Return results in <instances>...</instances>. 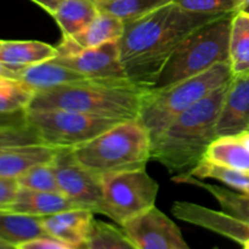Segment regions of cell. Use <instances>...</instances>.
I'll list each match as a JSON object with an SVG mask.
<instances>
[{"label": "cell", "mask_w": 249, "mask_h": 249, "mask_svg": "<svg viewBox=\"0 0 249 249\" xmlns=\"http://www.w3.org/2000/svg\"><path fill=\"white\" fill-rule=\"evenodd\" d=\"M48 236L40 216L26 215L10 211H0V240L18 246L36 237Z\"/></svg>", "instance_id": "cell-22"}, {"label": "cell", "mask_w": 249, "mask_h": 249, "mask_svg": "<svg viewBox=\"0 0 249 249\" xmlns=\"http://www.w3.org/2000/svg\"><path fill=\"white\" fill-rule=\"evenodd\" d=\"M99 12V6L92 0H63L53 17L62 36L72 38L87 28Z\"/></svg>", "instance_id": "cell-21"}, {"label": "cell", "mask_w": 249, "mask_h": 249, "mask_svg": "<svg viewBox=\"0 0 249 249\" xmlns=\"http://www.w3.org/2000/svg\"><path fill=\"white\" fill-rule=\"evenodd\" d=\"M181 9L209 15H233L241 11L242 0H174Z\"/></svg>", "instance_id": "cell-29"}, {"label": "cell", "mask_w": 249, "mask_h": 249, "mask_svg": "<svg viewBox=\"0 0 249 249\" xmlns=\"http://www.w3.org/2000/svg\"><path fill=\"white\" fill-rule=\"evenodd\" d=\"M229 63L232 74L249 72V14L238 11L231 21Z\"/></svg>", "instance_id": "cell-23"}, {"label": "cell", "mask_w": 249, "mask_h": 249, "mask_svg": "<svg viewBox=\"0 0 249 249\" xmlns=\"http://www.w3.org/2000/svg\"><path fill=\"white\" fill-rule=\"evenodd\" d=\"M233 15L219 17L192 32L170 56L152 89H165L219 63L229 62V39Z\"/></svg>", "instance_id": "cell-5"}, {"label": "cell", "mask_w": 249, "mask_h": 249, "mask_svg": "<svg viewBox=\"0 0 249 249\" xmlns=\"http://www.w3.org/2000/svg\"><path fill=\"white\" fill-rule=\"evenodd\" d=\"M73 208L78 207L62 194L33 191L19 187L16 198L6 211L43 218Z\"/></svg>", "instance_id": "cell-17"}, {"label": "cell", "mask_w": 249, "mask_h": 249, "mask_svg": "<svg viewBox=\"0 0 249 249\" xmlns=\"http://www.w3.org/2000/svg\"><path fill=\"white\" fill-rule=\"evenodd\" d=\"M92 1H95V2H96L97 5H100V4H102V2L109 1V0H92Z\"/></svg>", "instance_id": "cell-38"}, {"label": "cell", "mask_w": 249, "mask_h": 249, "mask_svg": "<svg viewBox=\"0 0 249 249\" xmlns=\"http://www.w3.org/2000/svg\"><path fill=\"white\" fill-rule=\"evenodd\" d=\"M18 79L32 88L36 92L92 80L80 74L79 72L55 62L53 58L21 71Z\"/></svg>", "instance_id": "cell-16"}, {"label": "cell", "mask_w": 249, "mask_h": 249, "mask_svg": "<svg viewBox=\"0 0 249 249\" xmlns=\"http://www.w3.org/2000/svg\"><path fill=\"white\" fill-rule=\"evenodd\" d=\"M94 212L87 208H73L53 215L43 216L41 225L49 237L61 241L72 247L85 249L92 223Z\"/></svg>", "instance_id": "cell-13"}, {"label": "cell", "mask_w": 249, "mask_h": 249, "mask_svg": "<svg viewBox=\"0 0 249 249\" xmlns=\"http://www.w3.org/2000/svg\"><path fill=\"white\" fill-rule=\"evenodd\" d=\"M53 60L92 80H129L121 62L118 41L82 49L70 55H58Z\"/></svg>", "instance_id": "cell-11"}, {"label": "cell", "mask_w": 249, "mask_h": 249, "mask_svg": "<svg viewBox=\"0 0 249 249\" xmlns=\"http://www.w3.org/2000/svg\"><path fill=\"white\" fill-rule=\"evenodd\" d=\"M40 142L36 134L26 121L12 125L0 126V150L9 146Z\"/></svg>", "instance_id": "cell-30"}, {"label": "cell", "mask_w": 249, "mask_h": 249, "mask_svg": "<svg viewBox=\"0 0 249 249\" xmlns=\"http://www.w3.org/2000/svg\"><path fill=\"white\" fill-rule=\"evenodd\" d=\"M104 213L119 226L156 206L158 182L146 168L114 173L100 178Z\"/></svg>", "instance_id": "cell-7"}, {"label": "cell", "mask_w": 249, "mask_h": 249, "mask_svg": "<svg viewBox=\"0 0 249 249\" xmlns=\"http://www.w3.org/2000/svg\"><path fill=\"white\" fill-rule=\"evenodd\" d=\"M0 249H18V247L15 245H12V243L5 242V241L0 240Z\"/></svg>", "instance_id": "cell-36"}, {"label": "cell", "mask_w": 249, "mask_h": 249, "mask_svg": "<svg viewBox=\"0 0 249 249\" xmlns=\"http://www.w3.org/2000/svg\"><path fill=\"white\" fill-rule=\"evenodd\" d=\"M121 228L138 249H191L179 226L156 206Z\"/></svg>", "instance_id": "cell-10"}, {"label": "cell", "mask_w": 249, "mask_h": 249, "mask_svg": "<svg viewBox=\"0 0 249 249\" xmlns=\"http://www.w3.org/2000/svg\"><path fill=\"white\" fill-rule=\"evenodd\" d=\"M18 186L22 189L33 190L41 192H55L61 194L56 179L53 163H44L31 168L28 172L17 178Z\"/></svg>", "instance_id": "cell-28"}, {"label": "cell", "mask_w": 249, "mask_h": 249, "mask_svg": "<svg viewBox=\"0 0 249 249\" xmlns=\"http://www.w3.org/2000/svg\"><path fill=\"white\" fill-rule=\"evenodd\" d=\"M56 46L38 40H1L0 41V62L19 74L31 66L56 57Z\"/></svg>", "instance_id": "cell-15"}, {"label": "cell", "mask_w": 249, "mask_h": 249, "mask_svg": "<svg viewBox=\"0 0 249 249\" xmlns=\"http://www.w3.org/2000/svg\"><path fill=\"white\" fill-rule=\"evenodd\" d=\"M225 15H209L168 4L136 21L124 23L119 39L121 62L134 84L152 89L178 46L194 31Z\"/></svg>", "instance_id": "cell-1"}, {"label": "cell", "mask_w": 249, "mask_h": 249, "mask_svg": "<svg viewBox=\"0 0 249 249\" xmlns=\"http://www.w3.org/2000/svg\"><path fill=\"white\" fill-rule=\"evenodd\" d=\"M152 139L139 119L119 122L92 140L72 148L75 160L96 177L146 168Z\"/></svg>", "instance_id": "cell-4"}, {"label": "cell", "mask_w": 249, "mask_h": 249, "mask_svg": "<svg viewBox=\"0 0 249 249\" xmlns=\"http://www.w3.org/2000/svg\"><path fill=\"white\" fill-rule=\"evenodd\" d=\"M58 148L43 142L9 146L0 150V178L17 179L36 165L51 163Z\"/></svg>", "instance_id": "cell-14"}, {"label": "cell", "mask_w": 249, "mask_h": 249, "mask_svg": "<svg viewBox=\"0 0 249 249\" xmlns=\"http://www.w3.org/2000/svg\"><path fill=\"white\" fill-rule=\"evenodd\" d=\"M123 33L124 22L122 19L111 14L100 11L87 28L71 39L74 41L78 50H82L97 48L112 41H119Z\"/></svg>", "instance_id": "cell-20"}, {"label": "cell", "mask_w": 249, "mask_h": 249, "mask_svg": "<svg viewBox=\"0 0 249 249\" xmlns=\"http://www.w3.org/2000/svg\"><path fill=\"white\" fill-rule=\"evenodd\" d=\"M213 249H219V248H216V247H215V248H213Z\"/></svg>", "instance_id": "cell-40"}, {"label": "cell", "mask_w": 249, "mask_h": 249, "mask_svg": "<svg viewBox=\"0 0 249 249\" xmlns=\"http://www.w3.org/2000/svg\"><path fill=\"white\" fill-rule=\"evenodd\" d=\"M58 187L78 208L104 213L100 178L85 169L73 155L72 148H58L53 162Z\"/></svg>", "instance_id": "cell-9"}, {"label": "cell", "mask_w": 249, "mask_h": 249, "mask_svg": "<svg viewBox=\"0 0 249 249\" xmlns=\"http://www.w3.org/2000/svg\"><path fill=\"white\" fill-rule=\"evenodd\" d=\"M242 246H243V249H249V240L246 241Z\"/></svg>", "instance_id": "cell-39"}, {"label": "cell", "mask_w": 249, "mask_h": 249, "mask_svg": "<svg viewBox=\"0 0 249 249\" xmlns=\"http://www.w3.org/2000/svg\"><path fill=\"white\" fill-rule=\"evenodd\" d=\"M249 130V72L236 74L228 91L216 122V135L233 136Z\"/></svg>", "instance_id": "cell-12"}, {"label": "cell", "mask_w": 249, "mask_h": 249, "mask_svg": "<svg viewBox=\"0 0 249 249\" xmlns=\"http://www.w3.org/2000/svg\"><path fill=\"white\" fill-rule=\"evenodd\" d=\"M190 177H194L199 180L213 179L216 181L223 182L231 190L237 192L249 195V174L240 170L232 169V168L225 167V165L215 164L211 160H203L189 173Z\"/></svg>", "instance_id": "cell-24"}, {"label": "cell", "mask_w": 249, "mask_h": 249, "mask_svg": "<svg viewBox=\"0 0 249 249\" xmlns=\"http://www.w3.org/2000/svg\"><path fill=\"white\" fill-rule=\"evenodd\" d=\"M206 160L249 174V130L233 136H219L212 142Z\"/></svg>", "instance_id": "cell-18"}, {"label": "cell", "mask_w": 249, "mask_h": 249, "mask_svg": "<svg viewBox=\"0 0 249 249\" xmlns=\"http://www.w3.org/2000/svg\"><path fill=\"white\" fill-rule=\"evenodd\" d=\"M1 41V40H0ZM0 77H6V78H15V79H18V74L15 72H12L11 70H9L7 67H5L1 62H0Z\"/></svg>", "instance_id": "cell-35"}, {"label": "cell", "mask_w": 249, "mask_h": 249, "mask_svg": "<svg viewBox=\"0 0 249 249\" xmlns=\"http://www.w3.org/2000/svg\"><path fill=\"white\" fill-rule=\"evenodd\" d=\"M19 186L16 179L0 178V211H6L15 201Z\"/></svg>", "instance_id": "cell-31"}, {"label": "cell", "mask_w": 249, "mask_h": 249, "mask_svg": "<svg viewBox=\"0 0 249 249\" xmlns=\"http://www.w3.org/2000/svg\"><path fill=\"white\" fill-rule=\"evenodd\" d=\"M173 181L178 184L195 185V186L204 189L218 201L219 206L221 207V212L249 225V195L218 186V185L208 184L203 180L196 179L186 174L174 175Z\"/></svg>", "instance_id": "cell-19"}, {"label": "cell", "mask_w": 249, "mask_h": 249, "mask_svg": "<svg viewBox=\"0 0 249 249\" xmlns=\"http://www.w3.org/2000/svg\"><path fill=\"white\" fill-rule=\"evenodd\" d=\"M26 121V112L19 114H14V116H0V126L12 125V124L22 123Z\"/></svg>", "instance_id": "cell-34"}, {"label": "cell", "mask_w": 249, "mask_h": 249, "mask_svg": "<svg viewBox=\"0 0 249 249\" xmlns=\"http://www.w3.org/2000/svg\"><path fill=\"white\" fill-rule=\"evenodd\" d=\"M233 77L230 63L224 62L198 75L168 87L150 89L143 97L139 121L156 139L175 118Z\"/></svg>", "instance_id": "cell-6"}, {"label": "cell", "mask_w": 249, "mask_h": 249, "mask_svg": "<svg viewBox=\"0 0 249 249\" xmlns=\"http://www.w3.org/2000/svg\"><path fill=\"white\" fill-rule=\"evenodd\" d=\"M229 83L190 107L153 139L151 160L177 175L189 174L197 167L218 138L216 122Z\"/></svg>", "instance_id": "cell-2"}, {"label": "cell", "mask_w": 249, "mask_h": 249, "mask_svg": "<svg viewBox=\"0 0 249 249\" xmlns=\"http://www.w3.org/2000/svg\"><path fill=\"white\" fill-rule=\"evenodd\" d=\"M85 249H138L122 228L96 220L92 223L91 232Z\"/></svg>", "instance_id": "cell-27"}, {"label": "cell", "mask_w": 249, "mask_h": 249, "mask_svg": "<svg viewBox=\"0 0 249 249\" xmlns=\"http://www.w3.org/2000/svg\"><path fill=\"white\" fill-rule=\"evenodd\" d=\"M172 2L174 0H109L97 6L100 11L113 15L124 23H128L142 18Z\"/></svg>", "instance_id": "cell-26"}, {"label": "cell", "mask_w": 249, "mask_h": 249, "mask_svg": "<svg viewBox=\"0 0 249 249\" xmlns=\"http://www.w3.org/2000/svg\"><path fill=\"white\" fill-rule=\"evenodd\" d=\"M148 90L130 80H87L36 92L27 111L62 109L119 122L133 121L139 118Z\"/></svg>", "instance_id": "cell-3"}, {"label": "cell", "mask_w": 249, "mask_h": 249, "mask_svg": "<svg viewBox=\"0 0 249 249\" xmlns=\"http://www.w3.org/2000/svg\"><path fill=\"white\" fill-rule=\"evenodd\" d=\"M241 11H245V12H247V14H249V0H242Z\"/></svg>", "instance_id": "cell-37"}, {"label": "cell", "mask_w": 249, "mask_h": 249, "mask_svg": "<svg viewBox=\"0 0 249 249\" xmlns=\"http://www.w3.org/2000/svg\"><path fill=\"white\" fill-rule=\"evenodd\" d=\"M36 91L22 80L0 77V116L27 112Z\"/></svg>", "instance_id": "cell-25"}, {"label": "cell", "mask_w": 249, "mask_h": 249, "mask_svg": "<svg viewBox=\"0 0 249 249\" xmlns=\"http://www.w3.org/2000/svg\"><path fill=\"white\" fill-rule=\"evenodd\" d=\"M32 1L36 2V5H39L41 9H44L46 12H49L53 16L57 11V9L60 7L61 2L63 0H32Z\"/></svg>", "instance_id": "cell-33"}, {"label": "cell", "mask_w": 249, "mask_h": 249, "mask_svg": "<svg viewBox=\"0 0 249 249\" xmlns=\"http://www.w3.org/2000/svg\"><path fill=\"white\" fill-rule=\"evenodd\" d=\"M26 118L40 142L56 148H74L119 123L116 119L62 109L27 111Z\"/></svg>", "instance_id": "cell-8"}, {"label": "cell", "mask_w": 249, "mask_h": 249, "mask_svg": "<svg viewBox=\"0 0 249 249\" xmlns=\"http://www.w3.org/2000/svg\"><path fill=\"white\" fill-rule=\"evenodd\" d=\"M18 249H79L49 236L36 237L17 246Z\"/></svg>", "instance_id": "cell-32"}]
</instances>
